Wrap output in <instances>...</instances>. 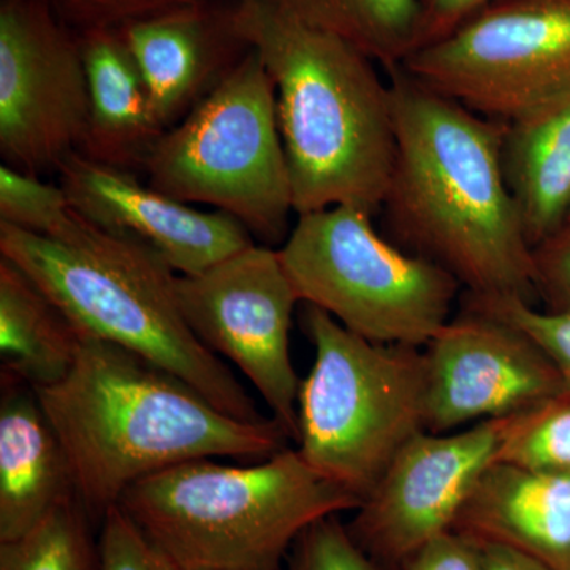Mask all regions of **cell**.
Listing matches in <instances>:
<instances>
[{"label": "cell", "mask_w": 570, "mask_h": 570, "mask_svg": "<svg viewBox=\"0 0 570 570\" xmlns=\"http://www.w3.org/2000/svg\"><path fill=\"white\" fill-rule=\"evenodd\" d=\"M387 73L396 149L381 213L390 242L444 268L471 298L535 305L534 249L502 170L505 124L401 66Z\"/></svg>", "instance_id": "6da1fadb"}, {"label": "cell", "mask_w": 570, "mask_h": 570, "mask_svg": "<svg viewBox=\"0 0 570 570\" xmlns=\"http://www.w3.org/2000/svg\"><path fill=\"white\" fill-rule=\"evenodd\" d=\"M36 393L91 519L164 469L220 456L262 461L291 439L275 419L232 417L163 367L88 335L70 373Z\"/></svg>", "instance_id": "7a4b0ae2"}, {"label": "cell", "mask_w": 570, "mask_h": 570, "mask_svg": "<svg viewBox=\"0 0 570 570\" xmlns=\"http://www.w3.org/2000/svg\"><path fill=\"white\" fill-rule=\"evenodd\" d=\"M238 22L275 85L295 214L348 205L376 216L396 149L377 63L273 0H238Z\"/></svg>", "instance_id": "3957f363"}, {"label": "cell", "mask_w": 570, "mask_h": 570, "mask_svg": "<svg viewBox=\"0 0 570 570\" xmlns=\"http://www.w3.org/2000/svg\"><path fill=\"white\" fill-rule=\"evenodd\" d=\"M0 257L39 285L82 335L141 356L245 422H264L234 373L195 336L176 273L151 247L70 209L51 235L0 224Z\"/></svg>", "instance_id": "277c9868"}, {"label": "cell", "mask_w": 570, "mask_h": 570, "mask_svg": "<svg viewBox=\"0 0 570 570\" xmlns=\"http://www.w3.org/2000/svg\"><path fill=\"white\" fill-rule=\"evenodd\" d=\"M360 504L285 448L249 466L176 464L118 505L181 570H283L307 528Z\"/></svg>", "instance_id": "5b68a950"}, {"label": "cell", "mask_w": 570, "mask_h": 570, "mask_svg": "<svg viewBox=\"0 0 570 570\" xmlns=\"http://www.w3.org/2000/svg\"><path fill=\"white\" fill-rule=\"evenodd\" d=\"M305 332L314 363L299 385L296 450L363 501L400 450L426 431L425 352L373 343L311 305Z\"/></svg>", "instance_id": "8992f818"}, {"label": "cell", "mask_w": 570, "mask_h": 570, "mask_svg": "<svg viewBox=\"0 0 570 570\" xmlns=\"http://www.w3.org/2000/svg\"><path fill=\"white\" fill-rule=\"evenodd\" d=\"M145 175L176 200L228 214L262 245H283L294 194L275 85L257 51L163 135Z\"/></svg>", "instance_id": "52a82bcc"}, {"label": "cell", "mask_w": 570, "mask_h": 570, "mask_svg": "<svg viewBox=\"0 0 570 570\" xmlns=\"http://www.w3.org/2000/svg\"><path fill=\"white\" fill-rule=\"evenodd\" d=\"M373 214L336 205L299 214L277 249L299 303L373 343L426 346L452 318L461 285L379 234Z\"/></svg>", "instance_id": "ba28073f"}, {"label": "cell", "mask_w": 570, "mask_h": 570, "mask_svg": "<svg viewBox=\"0 0 570 570\" xmlns=\"http://www.w3.org/2000/svg\"><path fill=\"white\" fill-rule=\"evenodd\" d=\"M401 67L468 110L520 121L570 97V0H491Z\"/></svg>", "instance_id": "9c48e42d"}, {"label": "cell", "mask_w": 570, "mask_h": 570, "mask_svg": "<svg viewBox=\"0 0 570 570\" xmlns=\"http://www.w3.org/2000/svg\"><path fill=\"white\" fill-rule=\"evenodd\" d=\"M89 116L81 37L47 0H0V156L40 176L80 149Z\"/></svg>", "instance_id": "30bf717a"}, {"label": "cell", "mask_w": 570, "mask_h": 570, "mask_svg": "<svg viewBox=\"0 0 570 570\" xmlns=\"http://www.w3.org/2000/svg\"><path fill=\"white\" fill-rule=\"evenodd\" d=\"M176 296L195 336L249 379L273 419L296 439L302 381L291 328L299 299L277 250L254 243L200 275H178Z\"/></svg>", "instance_id": "8fae6325"}, {"label": "cell", "mask_w": 570, "mask_h": 570, "mask_svg": "<svg viewBox=\"0 0 570 570\" xmlns=\"http://www.w3.org/2000/svg\"><path fill=\"white\" fill-rule=\"evenodd\" d=\"M519 415L412 438L347 524L360 549L396 570L420 547L453 531Z\"/></svg>", "instance_id": "7c38bea8"}, {"label": "cell", "mask_w": 570, "mask_h": 570, "mask_svg": "<svg viewBox=\"0 0 570 570\" xmlns=\"http://www.w3.org/2000/svg\"><path fill=\"white\" fill-rule=\"evenodd\" d=\"M425 347L430 433L521 414L569 390L527 333L474 307L464 306Z\"/></svg>", "instance_id": "4fadbf2b"}, {"label": "cell", "mask_w": 570, "mask_h": 570, "mask_svg": "<svg viewBox=\"0 0 570 570\" xmlns=\"http://www.w3.org/2000/svg\"><path fill=\"white\" fill-rule=\"evenodd\" d=\"M59 184L82 217L111 234L151 247L179 276L200 275L254 245L238 220L200 212L142 184L138 175L71 153L59 165Z\"/></svg>", "instance_id": "5bb4252c"}, {"label": "cell", "mask_w": 570, "mask_h": 570, "mask_svg": "<svg viewBox=\"0 0 570 570\" xmlns=\"http://www.w3.org/2000/svg\"><path fill=\"white\" fill-rule=\"evenodd\" d=\"M119 32L165 130L178 126L254 50L239 28L238 0L168 11Z\"/></svg>", "instance_id": "9a60e30c"}, {"label": "cell", "mask_w": 570, "mask_h": 570, "mask_svg": "<svg viewBox=\"0 0 570 570\" xmlns=\"http://www.w3.org/2000/svg\"><path fill=\"white\" fill-rule=\"evenodd\" d=\"M453 531L498 543L553 570H570V471L491 464Z\"/></svg>", "instance_id": "2e32d148"}, {"label": "cell", "mask_w": 570, "mask_h": 570, "mask_svg": "<svg viewBox=\"0 0 570 570\" xmlns=\"http://www.w3.org/2000/svg\"><path fill=\"white\" fill-rule=\"evenodd\" d=\"M78 498L66 450L36 390L2 379L0 401V542L20 539Z\"/></svg>", "instance_id": "e0dca14e"}, {"label": "cell", "mask_w": 570, "mask_h": 570, "mask_svg": "<svg viewBox=\"0 0 570 570\" xmlns=\"http://www.w3.org/2000/svg\"><path fill=\"white\" fill-rule=\"evenodd\" d=\"M89 85V116L77 153L92 163L145 174L167 132L157 121L140 67L115 29L80 33Z\"/></svg>", "instance_id": "ac0fdd59"}, {"label": "cell", "mask_w": 570, "mask_h": 570, "mask_svg": "<svg viewBox=\"0 0 570 570\" xmlns=\"http://www.w3.org/2000/svg\"><path fill=\"white\" fill-rule=\"evenodd\" d=\"M502 170L532 249L557 238L570 209V97L505 124Z\"/></svg>", "instance_id": "d6986e66"}, {"label": "cell", "mask_w": 570, "mask_h": 570, "mask_svg": "<svg viewBox=\"0 0 570 570\" xmlns=\"http://www.w3.org/2000/svg\"><path fill=\"white\" fill-rule=\"evenodd\" d=\"M82 333L21 268L0 257L2 379L33 390L70 373Z\"/></svg>", "instance_id": "ffe728a7"}, {"label": "cell", "mask_w": 570, "mask_h": 570, "mask_svg": "<svg viewBox=\"0 0 570 570\" xmlns=\"http://www.w3.org/2000/svg\"><path fill=\"white\" fill-rule=\"evenodd\" d=\"M295 18L340 37L385 71L420 48V0H273Z\"/></svg>", "instance_id": "44dd1931"}, {"label": "cell", "mask_w": 570, "mask_h": 570, "mask_svg": "<svg viewBox=\"0 0 570 570\" xmlns=\"http://www.w3.org/2000/svg\"><path fill=\"white\" fill-rule=\"evenodd\" d=\"M88 510L75 498L20 539L0 542V570H100Z\"/></svg>", "instance_id": "7402d4cb"}, {"label": "cell", "mask_w": 570, "mask_h": 570, "mask_svg": "<svg viewBox=\"0 0 570 570\" xmlns=\"http://www.w3.org/2000/svg\"><path fill=\"white\" fill-rule=\"evenodd\" d=\"M498 461L530 471H570V389L521 412Z\"/></svg>", "instance_id": "603a6c76"}, {"label": "cell", "mask_w": 570, "mask_h": 570, "mask_svg": "<svg viewBox=\"0 0 570 570\" xmlns=\"http://www.w3.org/2000/svg\"><path fill=\"white\" fill-rule=\"evenodd\" d=\"M71 206L61 184L41 181L10 165L0 167V224L37 235H51L69 217Z\"/></svg>", "instance_id": "cb8c5ba5"}, {"label": "cell", "mask_w": 570, "mask_h": 570, "mask_svg": "<svg viewBox=\"0 0 570 570\" xmlns=\"http://www.w3.org/2000/svg\"><path fill=\"white\" fill-rule=\"evenodd\" d=\"M466 306L517 326L534 341L570 389V311H547L519 298L478 299L466 296Z\"/></svg>", "instance_id": "d4e9b609"}, {"label": "cell", "mask_w": 570, "mask_h": 570, "mask_svg": "<svg viewBox=\"0 0 570 570\" xmlns=\"http://www.w3.org/2000/svg\"><path fill=\"white\" fill-rule=\"evenodd\" d=\"M283 570H393L371 558L337 515L307 528L288 553Z\"/></svg>", "instance_id": "484cf974"}, {"label": "cell", "mask_w": 570, "mask_h": 570, "mask_svg": "<svg viewBox=\"0 0 570 570\" xmlns=\"http://www.w3.org/2000/svg\"><path fill=\"white\" fill-rule=\"evenodd\" d=\"M212 2L217 0H47L52 11L78 33L121 31L134 22L168 11Z\"/></svg>", "instance_id": "4316f807"}, {"label": "cell", "mask_w": 570, "mask_h": 570, "mask_svg": "<svg viewBox=\"0 0 570 570\" xmlns=\"http://www.w3.org/2000/svg\"><path fill=\"white\" fill-rule=\"evenodd\" d=\"M100 570H181L119 505L102 519Z\"/></svg>", "instance_id": "83f0119b"}, {"label": "cell", "mask_w": 570, "mask_h": 570, "mask_svg": "<svg viewBox=\"0 0 570 570\" xmlns=\"http://www.w3.org/2000/svg\"><path fill=\"white\" fill-rule=\"evenodd\" d=\"M535 288L547 311H570V236L535 247Z\"/></svg>", "instance_id": "f1b7e54d"}, {"label": "cell", "mask_w": 570, "mask_h": 570, "mask_svg": "<svg viewBox=\"0 0 570 570\" xmlns=\"http://www.w3.org/2000/svg\"><path fill=\"white\" fill-rule=\"evenodd\" d=\"M396 570H483L482 551L475 540L450 531L409 554Z\"/></svg>", "instance_id": "f546056e"}, {"label": "cell", "mask_w": 570, "mask_h": 570, "mask_svg": "<svg viewBox=\"0 0 570 570\" xmlns=\"http://www.w3.org/2000/svg\"><path fill=\"white\" fill-rule=\"evenodd\" d=\"M490 2L491 0H420L422 28L419 50L455 32Z\"/></svg>", "instance_id": "4dcf8cb0"}, {"label": "cell", "mask_w": 570, "mask_h": 570, "mask_svg": "<svg viewBox=\"0 0 570 570\" xmlns=\"http://www.w3.org/2000/svg\"><path fill=\"white\" fill-rule=\"evenodd\" d=\"M482 551L483 570H553L528 554L498 543L478 542Z\"/></svg>", "instance_id": "1f68e13d"}, {"label": "cell", "mask_w": 570, "mask_h": 570, "mask_svg": "<svg viewBox=\"0 0 570 570\" xmlns=\"http://www.w3.org/2000/svg\"><path fill=\"white\" fill-rule=\"evenodd\" d=\"M558 236H570V209L568 216H566L564 225H562V230Z\"/></svg>", "instance_id": "d6a6232c"}]
</instances>
